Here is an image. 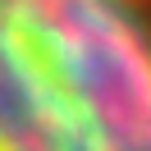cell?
<instances>
[{
  "label": "cell",
  "instance_id": "6da1fadb",
  "mask_svg": "<svg viewBox=\"0 0 151 151\" xmlns=\"http://www.w3.org/2000/svg\"><path fill=\"white\" fill-rule=\"evenodd\" d=\"M0 151H151V0H0Z\"/></svg>",
  "mask_w": 151,
  "mask_h": 151
}]
</instances>
